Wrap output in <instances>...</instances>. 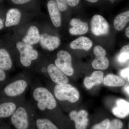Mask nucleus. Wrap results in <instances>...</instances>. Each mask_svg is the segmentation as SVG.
<instances>
[{
	"mask_svg": "<svg viewBox=\"0 0 129 129\" xmlns=\"http://www.w3.org/2000/svg\"><path fill=\"white\" fill-rule=\"evenodd\" d=\"M32 102L35 111L49 113L55 110L57 106L56 99L46 86L37 84L32 86L31 91Z\"/></svg>",
	"mask_w": 129,
	"mask_h": 129,
	"instance_id": "nucleus-1",
	"label": "nucleus"
},
{
	"mask_svg": "<svg viewBox=\"0 0 129 129\" xmlns=\"http://www.w3.org/2000/svg\"><path fill=\"white\" fill-rule=\"evenodd\" d=\"M31 84V80L24 77H19L11 81L2 89V98H16L24 96Z\"/></svg>",
	"mask_w": 129,
	"mask_h": 129,
	"instance_id": "nucleus-2",
	"label": "nucleus"
},
{
	"mask_svg": "<svg viewBox=\"0 0 129 129\" xmlns=\"http://www.w3.org/2000/svg\"><path fill=\"white\" fill-rule=\"evenodd\" d=\"M34 110V108L31 103L24 100L11 116L12 124L16 129H28L29 114Z\"/></svg>",
	"mask_w": 129,
	"mask_h": 129,
	"instance_id": "nucleus-3",
	"label": "nucleus"
},
{
	"mask_svg": "<svg viewBox=\"0 0 129 129\" xmlns=\"http://www.w3.org/2000/svg\"><path fill=\"white\" fill-rule=\"evenodd\" d=\"M56 99L60 101H68L75 103L79 99L78 90L70 84L55 85L52 92Z\"/></svg>",
	"mask_w": 129,
	"mask_h": 129,
	"instance_id": "nucleus-4",
	"label": "nucleus"
},
{
	"mask_svg": "<svg viewBox=\"0 0 129 129\" xmlns=\"http://www.w3.org/2000/svg\"><path fill=\"white\" fill-rule=\"evenodd\" d=\"M16 47L20 54V63L23 67H30L32 61L37 60L39 54L36 50L33 49L32 45L19 41L16 44Z\"/></svg>",
	"mask_w": 129,
	"mask_h": 129,
	"instance_id": "nucleus-5",
	"label": "nucleus"
},
{
	"mask_svg": "<svg viewBox=\"0 0 129 129\" xmlns=\"http://www.w3.org/2000/svg\"><path fill=\"white\" fill-rule=\"evenodd\" d=\"M72 57L67 51L61 50L57 54L55 64L68 76L73 75L74 69L72 63Z\"/></svg>",
	"mask_w": 129,
	"mask_h": 129,
	"instance_id": "nucleus-6",
	"label": "nucleus"
},
{
	"mask_svg": "<svg viewBox=\"0 0 129 129\" xmlns=\"http://www.w3.org/2000/svg\"><path fill=\"white\" fill-rule=\"evenodd\" d=\"M5 98L6 99L0 103V118L11 117L24 101V96L16 98Z\"/></svg>",
	"mask_w": 129,
	"mask_h": 129,
	"instance_id": "nucleus-7",
	"label": "nucleus"
},
{
	"mask_svg": "<svg viewBox=\"0 0 129 129\" xmlns=\"http://www.w3.org/2000/svg\"><path fill=\"white\" fill-rule=\"evenodd\" d=\"M91 32L95 35H105L109 33V26L108 22L103 16L96 14L91 19Z\"/></svg>",
	"mask_w": 129,
	"mask_h": 129,
	"instance_id": "nucleus-8",
	"label": "nucleus"
},
{
	"mask_svg": "<svg viewBox=\"0 0 129 129\" xmlns=\"http://www.w3.org/2000/svg\"><path fill=\"white\" fill-rule=\"evenodd\" d=\"M46 72L48 78L56 84H64L69 82L68 76L55 64H48L46 68Z\"/></svg>",
	"mask_w": 129,
	"mask_h": 129,
	"instance_id": "nucleus-9",
	"label": "nucleus"
},
{
	"mask_svg": "<svg viewBox=\"0 0 129 129\" xmlns=\"http://www.w3.org/2000/svg\"><path fill=\"white\" fill-rule=\"evenodd\" d=\"M94 52L96 57L92 61V67L96 69H107L109 65V61L106 57V50L102 46L97 45L94 48Z\"/></svg>",
	"mask_w": 129,
	"mask_h": 129,
	"instance_id": "nucleus-10",
	"label": "nucleus"
},
{
	"mask_svg": "<svg viewBox=\"0 0 129 129\" xmlns=\"http://www.w3.org/2000/svg\"><path fill=\"white\" fill-rule=\"evenodd\" d=\"M88 113L85 110L77 112L72 111L69 113V116L71 120L74 121L76 129H86L89 123Z\"/></svg>",
	"mask_w": 129,
	"mask_h": 129,
	"instance_id": "nucleus-11",
	"label": "nucleus"
},
{
	"mask_svg": "<svg viewBox=\"0 0 129 129\" xmlns=\"http://www.w3.org/2000/svg\"><path fill=\"white\" fill-rule=\"evenodd\" d=\"M40 41L42 48L50 51H53L56 49L60 46L61 42L58 37L46 33L41 35Z\"/></svg>",
	"mask_w": 129,
	"mask_h": 129,
	"instance_id": "nucleus-12",
	"label": "nucleus"
},
{
	"mask_svg": "<svg viewBox=\"0 0 129 129\" xmlns=\"http://www.w3.org/2000/svg\"><path fill=\"white\" fill-rule=\"evenodd\" d=\"M47 8L53 25L56 27H59L61 24V16L55 0H48Z\"/></svg>",
	"mask_w": 129,
	"mask_h": 129,
	"instance_id": "nucleus-13",
	"label": "nucleus"
},
{
	"mask_svg": "<svg viewBox=\"0 0 129 129\" xmlns=\"http://www.w3.org/2000/svg\"><path fill=\"white\" fill-rule=\"evenodd\" d=\"M72 27L69 29L71 34L74 35L84 34L88 32L89 27L88 24L82 22L79 19L73 18L70 22Z\"/></svg>",
	"mask_w": 129,
	"mask_h": 129,
	"instance_id": "nucleus-14",
	"label": "nucleus"
},
{
	"mask_svg": "<svg viewBox=\"0 0 129 129\" xmlns=\"http://www.w3.org/2000/svg\"><path fill=\"white\" fill-rule=\"evenodd\" d=\"M116 105L113 108L112 111L114 115L119 118H124L129 115V103L122 99H118L116 102Z\"/></svg>",
	"mask_w": 129,
	"mask_h": 129,
	"instance_id": "nucleus-15",
	"label": "nucleus"
},
{
	"mask_svg": "<svg viewBox=\"0 0 129 129\" xmlns=\"http://www.w3.org/2000/svg\"><path fill=\"white\" fill-rule=\"evenodd\" d=\"M92 41L89 38L81 36L72 41L70 44V47L73 50L88 51L92 47Z\"/></svg>",
	"mask_w": 129,
	"mask_h": 129,
	"instance_id": "nucleus-16",
	"label": "nucleus"
},
{
	"mask_svg": "<svg viewBox=\"0 0 129 129\" xmlns=\"http://www.w3.org/2000/svg\"><path fill=\"white\" fill-rule=\"evenodd\" d=\"M22 13L20 10L16 8L9 9L6 16L5 25L8 27L18 24L20 22Z\"/></svg>",
	"mask_w": 129,
	"mask_h": 129,
	"instance_id": "nucleus-17",
	"label": "nucleus"
},
{
	"mask_svg": "<svg viewBox=\"0 0 129 129\" xmlns=\"http://www.w3.org/2000/svg\"><path fill=\"white\" fill-rule=\"evenodd\" d=\"M104 73L101 71H95L90 76H87L84 80V83L86 88L88 89L93 86L101 84L103 81Z\"/></svg>",
	"mask_w": 129,
	"mask_h": 129,
	"instance_id": "nucleus-18",
	"label": "nucleus"
},
{
	"mask_svg": "<svg viewBox=\"0 0 129 129\" xmlns=\"http://www.w3.org/2000/svg\"><path fill=\"white\" fill-rule=\"evenodd\" d=\"M40 35L37 27L34 25L30 26L27 34L23 39V42L25 44L32 45L37 44L40 41Z\"/></svg>",
	"mask_w": 129,
	"mask_h": 129,
	"instance_id": "nucleus-19",
	"label": "nucleus"
},
{
	"mask_svg": "<svg viewBox=\"0 0 129 129\" xmlns=\"http://www.w3.org/2000/svg\"><path fill=\"white\" fill-rule=\"evenodd\" d=\"M12 61L10 54L6 49H0V67L4 71L11 69Z\"/></svg>",
	"mask_w": 129,
	"mask_h": 129,
	"instance_id": "nucleus-20",
	"label": "nucleus"
},
{
	"mask_svg": "<svg viewBox=\"0 0 129 129\" xmlns=\"http://www.w3.org/2000/svg\"><path fill=\"white\" fill-rule=\"evenodd\" d=\"M103 84L111 87H120L124 85L125 81L119 76L113 74H108L103 78Z\"/></svg>",
	"mask_w": 129,
	"mask_h": 129,
	"instance_id": "nucleus-21",
	"label": "nucleus"
},
{
	"mask_svg": "<svg viewBox=\"0 0 129 129\" xmlns=\"http://www.w3.org/2000/svg\"><path fill=\"white\" fill-rule=\"evenodd\" d=\"M129 22V10L117 15L113 21L114 26L116 30H121Z\"/></svg>",
	"mask_w": 129,
	"mask_h": 129,
	"instance_id": "nucleus-22",
	"label": "nucleus"
},
{
	"mask_svg": "<svg viewBox=\"0 0 129 129\" xmlns=\"http://www.w3.org/2000/svg\"><path fill=\"white\" fill-rule=\"evenodd\" d=\"M36 123L38 129H58L53 122L47 118L37 119Z\"/></svg>",
	"mask_w": 129,
	"mask_h": 129,
	"instance_id": "nucleus-23",
	"label": "nucleus"
},
{
	"mask_svg": "<svg viewBox=\"0 0 129 129\" xmlns=\"http://www.w3.org/2000/svg\"><path fill=\"white\" fill-rule=\"evenodd\" d=\"M118 59V61L121 63H123L129 60V44L121 48Z\"/></svg>",
	"mask_w": 129,
	"mask_h": 129,
	"instance_id": "nucleus-24",
	"label": "nucleus"
},
{
	"mask_svg": "<svg viewBox=\"0 0 129 129\" xmlns=\"http://www.w3.org/2000/svg\"><path fill=\"white\" fill-rule=\"evenodd\" d=\"M111 121L108 119H106L101 123L94 125L91 129H108Z\"/></svg>",
	"mask_w": 129,
	"mask_h": 129,
	"instance_id": "nucleus-25",
	"label": "nucleus"
},
{
	"mask_svg": "<svg viewBox=\"0 0 129 129\" xmlns=\"http://www.w3.org/2000/svg\"><path fill=\"white\" fill-rule=\"evenodd\" d=\"M123 123L122 121L118 119H114L111 121L108 129H122Z\"/></svg>",
	"mask_w": 129,
	"mask_h": 129,
	"instance_id": "nucleus-26",
	"label": "nucleus"
},
{
	"mask_svg": "<svg viewBox=\"0 0 129 129\" xmlns=\"http://www.w3.org/2000/svg\"><path fill=\"white\" fill-rule=\"evenodd\" d=\"M58 8L61 11L64 12L68 8L67 0H55Z\"/></svg>",
	"mask_w": 129,
	"mask_h": 129,
	"instance_id": "nucleus-27",
	"label": "nucleus"
},
{
	"mask_svg": "<svg viewBox=\"0 0 129 129\" xmlns=\"http://www.w3.org/2000/svg\"><path fill=\"white\" fill-rule=\"evenodd\" d=\"M7 75L5 71L0 67V84L5 85L7 81Z\"/></svg>",
	"mask_w": 129,
	"mask_h": 129,
	"instance_id": "nucleus-28",
	"label": "nucleus"
},
{
	"mask_svg": "<svg viewBox=\"0 0 129 129\" xmlns=\"http://www.w3.org/2000/svg\"><path fill=\"white\" fill-rule=\"evenodd\" d=\"M12 2L17 5H24L32 1V0H11Z\"/></svg>",
	"mask_w": 129,
	"mask_h": 129,
	"instance_id": "nucleus-29",
	"label": "nucleus"
},
{
	"mask_svg": "<svg viewBox=\"0 0 129 129\" xmlns=\"http://www.w3.org/2000/svg\"><path fill=\"white\" fill-rule=\"evenodd\" d=\"M129 74V68H126L122 70L120 72V74L122 77L124 78H128Z\"/></svg>",
	"mask_w": 129,
	"mask_h": 129,
	"instance_id": "nucleus-30",
	"label": "nucleus"
},
{
	"mask_svg": "<svg viewBox=\"0 0 129 129\" xmlns=\"http://www.w3.org/2000/svg\"><path fill=\"white\" fill-rule=\"evenodd\" d=\"M80 0H67L68 5L72 7L76 6L79 2Z\"/></svg>",
	"mask_w": 129,
	"mask_h": 129,
	"instance_id": "nucleus-31",
	"label": "nucleus"
},
{
	"mask_svg": "<svg viewBox=\"0 0 129 129\" xmlns=\"http://www.w3.org/2000/svg\"><path fill=\"white\" fill-rule=\"evenodd\" d=\"M125 35L128 38H129V27L125 30Z\"/></svg>",
	"mask_w": 129,
	"mask_h": 129,
	"instance_id": "nucleus-32",
	"label": "nucleus"
},
{
	"mask_svg": "<svg viewBox=\"0 0 129 129\" xmlns=\"http://www.w3.org/2000/svg\"><path fill=\"white\" fill-rule=\"evenodd\" d=\"M3 27V23L2 19L0 18V30L2 29Z\"/></svg>",
	"mask_w": 129,
	"mask_h": 129,
	"instance_id": "nucleus-33",
	"label": "nucleus"
},
{
	"mask_svg": "<svg viewBox=\"0 0 129 129\" xmlns=\"http://www.w3.org/2000/svg\"><path fill=\"white\" fill-rule=\"evenodd\" d=\"M124 90L129 94V86H126L125 87Z\"/></svg>",
	"mask_w": 129,
	"mask_h": 129,
	"instance_id": "nucleus-34",
	"label": "nucleus"
},
{
	"mask_svg": "<svg viewBox=\"0 0 129 129\" xmlns=\"http://www.w3.org/2000/svg\"><path fill=\"white\" fill-rule=\"evenodd\" d=\"M87 1L91 3H95L98 0H86Z\"/></svg>",
	"mask_w": 129,
	"mask_h": 129,
	"instance_id": "nucleus-35",
	"label": "nucleus"
},
{
	"mask_svg": "<svg viewBox=\"0 0 129 129\" xmlns=\"http://www.w3.org/2000/svg\"><path fill=\"white\" fill-rule=\"evenodd\" d=\"M128 68H129V64ZM128 81H129V74L128 76Z\"/></svg>",
	"mask_w": 129,
	"mask_h": 129,
	"instance_id": "nucleus-36",
	"label": "nucleus"
},
{
	"mask_svg": "<svg viewBox=\"0 0 129 129\" xmlns=\"http://www.w3.org/2000/svg\"><path fill=\"white\" fill-rule=\"evenodd\" d=\"M109 1H115V0H109Z\"/></svg>",
	"mask_w": 129,
	"mask_h": 129,
	"instance_id": "nucleus-37",
	"label": "nucleus"
},
{
	"mask_svg": "<svg viewBox=\"0 0 129 129\" xmlns=\"http://www.w3.org/2000/svg\"></svg>",
	"mask_w": 129,
	"mask_h": 129,
	"instance_id": "nucleus-38",
	"label": "nucleus"
}]
</instances>
